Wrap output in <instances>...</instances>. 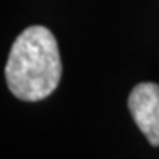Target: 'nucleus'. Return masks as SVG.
<instances>
[{
	"label": "nucleus",
	"mask_w": 159,
	"mask_h": 159,
	"mask_svg": "<svg viewBox=\"0 0 159 159\" xmlns=\"http://www.w3.org/2000/svg\"><path fill=\"white\" fill-rule=\"evenodd\" d=\"M128 109L148 141L159 146V84H136L128 96Z\"/></svg>",
	"instance_id": "f03ea898"
},
{
	"label": "nucleus",
	"mask_w": 159,
	"mask_h": 159,
	"mask_svg": "<svg viewBox=\"0 0 159 159\" xmlns=\"http://www.w3.org/2000/svg\"><path fill=\"white\" fill-rule=\"evenodd\" d=\"M8 89L21 101L36 102L50 96L62 78L55 36L46 26H30L15 39L5 67Z\"/></svg>",
	"instance_id": "f257e3e1"
}]
</instances>
